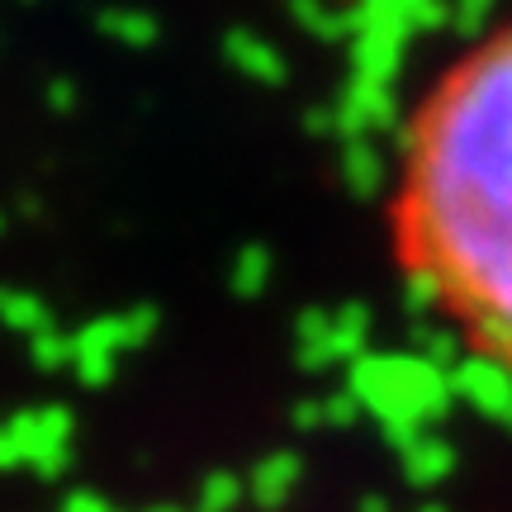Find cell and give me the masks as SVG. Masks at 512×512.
I'll use <instances>...</instances> for the list:
<instances>
[{"label": "cell", "instance_id": "obj_1", "mask_svg": "<svg viewBox=\"0 0 512 512\" xmlns=\"http://www.w3.org/2000/svg\"><path fill=\"white\" fill-rule=\"evenodd\" d=\"M408 280L494 370L512 375V29L422 95L394 195Z\"/></svg>", "mask_w": 512, "mask_h": 512}]
</instances>
